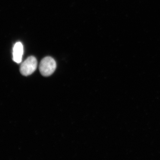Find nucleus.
Segmentation results:
<instances>
[{"label": "nucleus", "mask_w": 160, "mask_h": 160, "mask_svg": "<svg viewBox=\"0 0 160 160\" xmlns=\"http://www.w3.org/2000/svg\"><path fill=\"white\" fill-rule=\"evenodd\" d=\"M56 66V62L53 58L47 57L44 58L40 62V72L43 76L49 77L54 72Z\"/></svg>", "instance_id": "obj_1"}, {"label": "nucleus", "mask_w": 160, "mask_h": 160, "mask_svg": "<svg viewBox=\"0 0 160 160\" xmlns=\"http://www.w3.org/2000/svg\"><path fill=\"white\" fill-rule=\"evenodd\" d=\"M38 66V62L36 58L33 56L29 57L21 65L20 72L25 76H28L32 74Z\"/></svg>", "instance_id": "obj_2"}, {"label": "nucleus", "mask_w": 160, "mask_h": 160, "mask_svg": "<svg viewBox=\"0 0 160 160\" xmlns=\"http://www.w3.org/2000/svg\"><path fill=\"white\" fill-rule=\"evenodd\" d=\"M23 46L20 42H18L15 44L13 48V60L17 63L22 62L23 54Z\"/></svg>", "instance_id": "obj_3"}]
</instances>
